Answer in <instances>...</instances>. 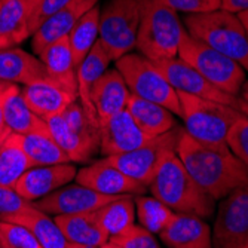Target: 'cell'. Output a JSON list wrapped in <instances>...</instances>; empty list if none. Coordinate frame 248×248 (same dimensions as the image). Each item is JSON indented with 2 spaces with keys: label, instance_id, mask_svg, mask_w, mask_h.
Listing matches in <instances>:
<instances>
[{
  "label": "cell",
  "instance_id": "c3c4849f",
  "mask_svg": "<svg viewBox=\"0 0 248 248\" xmlns=\"http://www.w3.org/2000/svg\"><path fill=\"white\" fill-rule=\"evenodd\" d=\"M9 85H12V83H8V82H2V80H0V94H2Z\"/></svg>",
  "mask_w": 248,
  "mask_h": 248
},
{
  "label": "cell",
  "instance_id": "ffe728a7",
  "mask_svg": "<svg viewBox=\"0 0 248 248\" xmlns=\"http://www.w3.org/2000/svg\"><path fill=\"white\" fill-rule=\"evenodd\" d=\"M131 93L116 69H108L94 85L91 101L95 108L98 121H106L126 108Z\"/></svg>",
  "mask_w": 248,
  "mask_h": 248
},
{
  "label": "cell",
  "instance_id": "74e56055",
  "mask_svg": "<svg viewBox=\"0 0 248 248\" xmlns=\"http://www.w3.org/2000/svg\"><path fill=\"white\" fill-rule=\"evenodd\" d=\"M31 204L33 202L24 199L15 189L0 186V221H8Z\"/></svg>",
  "mask_w": 248,
  "mask_h": 248
},
{
  "label": "cell",
  "instance_id": "f35d334b",
  "mask_svg": "<svg viewBox=\"0 0 248 248\" xmlns=\"http://www.w3.org/2000/svg\"><path fill=\"white\" fill-rule=\"evenodd\" d=\"M177 12L192 14H207L220 9V0H161Z\"/></svg>",
  "mask_w": 248,
  "mask_h": 248
},
{
  "label": "cell",
  "instance_id": "e575fe53",
  "mask_svg": "<svg viewBox=\"0 0 248 248\" xmlns=\"http://www.w3.org/2000/svg\"><path fill=\"white\" fill-rule=\"evenodd\" d=\"M0 245L6 248H42L26 226L9 221H0Z\"/></svg>",
  "mask_w": 248,
  "mask_h": 248
},
{
  "label": "cell",
  "instance_id": "f907efd6",
  "mask_svg": "<svg viewBox=\"0 0 248 248\" xmlns=\"http://www.w3.org/2000/svg\"><path fill=\"white\" fill-rule=\"evenodd\" d=\"M0 248H6V247H3V245H0Z\"/></svg>",
  "mask_w": 248,
  "mask_h": 248
},
{
  "label": "cell",
  "instance_id": "cb8c5ba5",
  "mask_svg": "<svg viewBox=\"0 0 248 248\" xmlns=\"http://www.w3.org/2000/svg\"><path fill=\"white\" fill-rule=\"evenodd\" d=\"M126 110L131 113L134 121L139 124V126L150 137L167 134L177 126L175 115L171 113L167 107L135 97L132 94L128 98Z\"/></svg>",
  "mask_w": 248,
  "mask_h": 248
},
{
  "label": "cell",
  "instance_id": "e0dca14e",
  "mask_svg": "<svg viewBox=\"0 0 248 248\" xmlns=\"http://www.w3.org/2000/svg\"><path fill=\"white\" fill-rule=\"evenodd\" d=\"M159 238L168 248H213V232L208 223L192 214L175 213Z\"/></svg>",
  "mask_w": 248,
  "mask_h": 248
},
{
  "label": "cell",
  "instance_id": "484cf974",
  "mask_svg": "<svg viewBox=\"0 0 248 248\" xmlns=\"http://www.w3.org/2000/svg\"><path fill=\"white\" fill-rule=\"evenodd\" d=\"M8 221L26 226L36 236L42 248H69V241L65 239L57 221L49 214L37 210L33 204Z\"/></svg>",
  "mask_w": 248,
  "mask_h": 248
},
{
  "label": "cell",
  "instance_id": "83f0119b",
  "mask_svg": "<svg viewBox=\"0 0 248 248\" xmlns=\"http://www.w3.org/2000/svg\"><path fill=\"white\" fill-rule=\"evenodd\" d=\"M33 167L21 135L9 134L0 144V186L15 189L18 180Z\"/></svg>",
  "mask_w": 248,
  "mask_h": 248
},
{
  "label": "cell",
  "instance_id": "7dc6e473",
  "mask_svg": "<svg viewBox=\"0 0 248 248\" xmlns=\"http://www.w3.org/2000/svg\"><path fill=\"white\" fill-rule=\"evenodd\" d=\"M98 248H121L119 245H116V244H113V242H110V241H107L106 244H103L101 247H98Z\"/></svg>",
  "mask_w": 248,
  "mask_h": 248
},
{
  "label": "cell",
  "instance_id": "1f68e13d",
  "mask_svg": "<svg viewBox=\"0 0 248 248\" xmlns=\"http://www.w3.org/2000/svg\"><path fill=\"white\" fill-rule=\"evenodd\" d=\"M98 26H100V6L97 5L89 11L75 29L69 33V45L73 54L76 67L85 60L88 52L93 49L98 40Z\"/></svg>",
  "mask_w": 248,
  "mask_h": 248
},
{
  "label": "cell",
  "instance_id": "8d00e7d4",
  "mask_svg": "<svg viewBox=\"0 0 248 248\" xmlns=\"http://www.w3.org/2000/svg\"><path fill=\"white\" fill-rule=\"evenodd\" d=\"M108 241L119 245L121 248H161L155 239V235L141 228L140 224H134L125 232L111 236Z\"/></svg>",
  "mask_w": 248,
  "mask_h": 248
},
{
  "label": "cell",
  "instance_id": "30bf717a",
  "mask_svg": "<svg viewBox=\"0 0 248 248\" xmlns=\"http://www.w3.org/2000/svg\"><path fill=\"white\" fill-rule=\"evenodd\" d=\"M213 239L217 248H248V185L221 199Z\"/></svg>",
  "mask_w": 248,
  "mask_h": 248
},
{
  "label": "cell",
  "instance_id": "52a82bcc",
  "mask_svg": "<svg viewBox=\"0 0 248 248\" xmlns=\"http://www.w3.org/2000/svg\"><path fill=\"white\" fill-rule=\"evenodd\" d=\"M115 62L116 70L122 75L132 95L161 104L171 113L180 116L182 106L178 94L153 61L141 54L129 52Z\"/></svg>",
  "mask_w": 248,
  "mask_h": 248
},
{
  "label": "cell",
  "instance_id": "ee69618b",
  "mask_svg": "<svg viewBox=\"0 0 248 248\" xmlns=\"http://www.w3.org/2000/svg\"><path fill=\"white\" fill-rule=\"evenodd\" d=\"M238 18H239V21L242 22L244 30H245V33H247V36H248V9L244 11V12H241V14H238Z\"/></svg>",
  "mask_w": 248,
  "mask_h": 248
},
{
  "label": "cell",
  "instance_id": "4316f807",
  "mask_svg": "<svg viewBox=\"0 0 248 248\" xmlns=\"http://www.w3.org/2000/svg\"><path fill=\"white\" fill-rule=\"evenodd\" d=\"M45 124H46V128L55 143L69 156L70 162H88L93 159L97 152H100V146L97 143L80 137L78 132H75L67 125L61 115L46 119Z\"/></svg>",
  "mask_w": 248,
  "mask_h": 248
},
{
  "label": "cell",
  "instance_id": "5bb4252c",
  "mask_svg": "<svg viewBox=\"0 0 248 248\" xmlns=\"http://www.w3.org/2000/svg\"><path fill=\"white\" fill-rule=\"evenodd\" d=\"M75 180L78 185H82L88 189H93L101 195L108 196H139L144 195V192L147 190L146 186L134 182L132 178L125 175L116 167L108 164L106 157L88 167L80 168Z\"/></svg>",
  "mask_w": 248,
  "mask_h": 248
},
{
  "label": "cell",
  "instance_id": "ac0fdd59",
  "mask_svg": "<svg viewBox=\"0 0 248 248\" xmlns=\"http://www.w3.org/2000/svg\"><path fill=\"white\" fill-rule=\"evenodd\" d=\"M21 94L29 107L43 121L61 115L73 101L78 100V95L69 93L49 79L26 85L21 88Z\"/></svg>",
  "mask_w": 248,
  "mask_h": 248
},
{
  "label": "cell",
  "instance_id": "f546056e",
  "mask_svg": "<svg viewBox=\"0 0 248 248\" xmlns=\"http://www.w3.org/2000/svg\"><path fill=\"white\" fill-rule=\"evenodd\" d=\"M97 220L108 239L135 224V202L131 195L119 196L95 210Z\"/></svg>",
  "mask_w": 248,
  "mask_h": 248
},
{
  "label": "cell",
  "instance_id": "7a4b0ae2",
  "mask_svg": "<svg viewBox=\"0 0 248 248\" xmlns=\"http://www.w3.org/2000/svg\"><path fill=\"white\" fill-rule=\"evenodd\" d=\"M149 190L174 213L201 218H208L214 213L216 199L192 178L175 152L170 153L156 170Z\"/></svg>",
  "mask_w": 248,
  "mask_h": 248
},
{
  "label": "cell",
  "instance_id": "d590c367",
  "mask_svg": "<svg viewBox=\"0 0 248 248\" xmlns=\"http://www.w3.org/2000/svg\"><path fill=\"white\" fill-rule=\"evenodd\" d=\"M226 144L248 171V116L244 113H239L232 124L226 135Z\"/></svg>",
  "mask_w": 248,
  "mask_h": 248
},
{
  "label": "cell",
  "instance_id": "9c48e42d",
  "mask_svg": "<svg viewBox=\"0 0 248 248\" xmlns=\"http://www.w3.org/2000/svg\"><path fill=\"white\" fill-rule=\"evenodd\" d=\"M180 132H182V126H175L167 134L153 137L139 149L121 155L107 156L106 161L116 167L129 178H132L134 182L149 189L155 172L159 168L162 161L170 153H174L177 150Z\"/></svg>",
  "mask_w": 248,
  "mask_h": 248
},
{
  "label": "cell",
  "instance_id": "7bdbcfd3",
  "mask_svg": "<svg viewBox=\"0 0 248 248\" xmlns=\"http://www.w3.org/2000/svg\"><path fill=\"white\" fill-rule=\"evenodd\" d=\"M21 2H22V5L26 6V11L29 14V27H30L31 19L36 16V14L39 12V9H40V6H42V3L45 2V0H21Z\"/></svg>",
  "mask_w": 248,
  "mask_h": 248
},
{
  "label": "cell",
  "instance_id": "d4e9b609",
  "mask_svg": "<svg viewBox=\"0 0 248 248\" xmlns=\"http://www.w3.org/2000/svg\"><path fill=\"white\" fill-rule=\"evenodd\" d=\"M3 116L6 128L11 134L26 135L39 129L46 128V124L39 118L34 111L29 107L24 97L21 94V88L12 83L5 94L3 103Z\"/></svg>",
  "mask_w": 248,
  "mask_h": 248
},
{
  "label": "cell",
  "instance_id": "9a60e30c",
  "mask_svg": "<svg viewBox=\"0 0 248 248\" xmlns=\"http://www.w3.org/2000/svg\"><path fill=\"white\" fill-rule=\"evenodd\" d=\"M98 2L100 0H72L70 3L49 15L33 33L31 48L34 54L39 55L54 42L69 36L78 22L93 8H95Z\"/></svg>",
  "mask_w": 248,
  "mask_h": 248
},
{
  "label": "cell",
  "instance_id": "ba28073f",
  "mask_svg": "<svg viewBox=\"0 0 248 248\" xmlns=\"http://www.w3.org/2000/svg\"><path fill=\"white\" fill-rule=\"evenodd\" d=\"M143 0H107L100 8L98 42L118 61L135 48Z\"/></svg>",
  "mask_w": 248,
  "mask_h": 248
},
{
  "label": "cell",
  "instance_id": "681fc988",
  "mask_svg": "<svg viewBox=\"0 0 248 248\" xmlns=\"http://www.w3.org/2000/svg\"><path fill=\"white\" fill-rule=\"evenodd\" d=\"M69 248H95V247H86V245H73V244H69Z\"/></svg>",
  "mask_w": 248,
  "mask_h": 248
},
{
  "label": "cell",
  "instance_id": "f6af8a7d",
  "mask_svg": "<svg viewBox=\"0 0 248 248\" xmlns=\"http://www.w3.org/2000/svg\"><path fill=\"white\" fill-rule=\"evenodd\" d=\"M241 100L248 104V80H245V83L241 89Z\"/></svg>",
  "mask_w": 248,
  "mask_h": 248
},
{
  "label": "cell",
  "instance_id": "5b68a950",
  "mask_svg": "<svg viewBox=\"0 0 248 248\" xmlns=\"http://www.w3.org/2000/svg\"><path fill=\"white\" fill-rule=\"evenodd\" d=\"M177 57L193 67L220 91L233 97L241 94L247 80V72L235 60L214 51L205 43L192 37L187 31L183 34Z\"/></svg>",
  "mask_w": 248,
  "mask_h": 248
},
{
  "label": "cell",
  "instance_id": "bcb514c9",
  "mask_svg": "<svg viewBox=\"0 0 248 248\" xmlns=\"http://www.w3.org/2000/svg\"><path fill=\"white\" fill-rule=\"evenodd\" d=\"M238 110L241 111V113H244L245 116H248V104L244 103L241 98H239V106H238Z\"/></svg>",
  "mask_w": 248,
  "mask_h": 248
},
{
  "label": "cell",
  "instance_id": "3957f363",
  "mask_svg": "<svg viewBox=\"0 0 248 248\" xmlns=\"http://www.w3.org/2000/svg\"><path fill=\"white\" fill-rule=\"evenodd\" d=\"M186 29L178 12L161 0H143L135 49L153 62L178 55Z\"/></svg>",
  "mask_w": 248,
  "mask_h": 248
},
{
  "label": "cell",
  "instance_id": "8fae6325",
  "mask_svg": "<svg viewBox=\"0 0 248 248\" xmlns=\"http://www.w3.org/2000/svg\"><path fill=\"white\" fill-rule=\"evenodd\" d=\"M157 69L162 72V75L167 78L170 85L175 89L177 93L189 94L193 97L205 98L211 101H217L221 104H228L232 107L239 106V98L229 95L226 93L220 91L218 88L211 85L204 76L199 75L193 67H190L187 62L180 60L178 57L171 60H164L155 62Z\"/></svg>",
  "mask_w": 248,
  "mask_h": 248
},
{
  "label": "cell",
  "instance_id": "816d5d0a",
  "mask_svg": "<svg viewBox=\"0 0 248 248\" xmlns=\"http://www.w3.org/2000/svg\"><path fill=\"white\" fill-rule=\"evenodd\" d=\"M0 2H2V0H0Z\"/></svg>",
  "mask_w": 248,
  "mask_h": 248
},
{
  "label": "cell",
  "instance_id": "44dd1931",
  "mask_svg": "<svg viewBox=\"0 0 248 248\" xmlns=\"http://www.w3.org/2000/svg\"><path fill=\"white\" fill-rule=\"evenodd\" d=\"M111 58L108 52L103 48V45L97 40L93 49L88 52L85 60L76 67V79H78V100L83 106L85 111L93 118L98 121L95 113V108L91 101V91L95 82L108 70V65ZM100 122V121H98Z\"/></svg>",
  "mask_w": 248,
  "mask_h": 248
},
{
  "label": "cell",
  "instance_id": "d6a6232c",
  "mask_svg": "<svg viewBox=\"0 0 248 248\" xmlns=\"http://www.w3.org/2000/svg\"><path fill=\"white\" fill-rule=\"evenodd\" d=\"M135 202V218L139 224L150 233L159 235L174 217V211L168 208L162 201L155 196L139 195L134 198Z\"/></svg>",
  "mask_w": 248,
  "mask_h": 248
},
{
  "label": "cell",
  "instance_id": "277c9868",
  "mask_svg": "<svg viewBox=\"0 0 248 248\" xmlns=\"http://www.w3.org/2000/svg\"><path fill=\"white\" fill-rule=\"evenodd\" d=\"M183 26L192 37L235 60L248 73V36L238 15L223 9L192 14L185 16Z\"/></svg>",
  "mask_w": 248,
  "mask_h": 248
},
{
  "label": "cell",
  "instance_id": "603a6c76",
  "mask_svg": "<svg viewBox=\"0 0 248 248\" xmlns=\"http://www.w3.org/2000/svg\"><path fill=\"white\" fill-rule=\"evenodd\" d=\"M54 220L57 221L69 244L98 248L108 241L107 233L103 231L97 220L95 211L55 216Z\"/></svg>",
  "mask_w": 248,
  "mask_h": 248
},
{
  "label": "cell",
  "instance_id": "f1b7e54d",
  "mask_svg": "<svg viewBox=\"0 0 248 248\" xmlns=\"http://www.w3.org/2000/svg\"><path fill=\"white\" fill-rule=\"evenodd\" d=\"M30 33L29 14L21 0L0 2V49L14 48L22 43Z\"/></svg>",
  "mask_w": 248,
  "mask_h": 248
},
{
  "label": "cell",
  "instance_id": "4fadbf2b",
  "mask_svg": "<svg viewBox=\"0 0 248 248\" xmlns=\"http://www.w3.org/2000/svg\"><path fill=\"white\" fill-rule=\"evenodd\" d=\"M152 139L126 108L100 122V152L104 157L135 150Z\"/></svg>",
  "mask_w": 248,
  "mask_h": 248
},
{
  "label": "cell",
  "instance_id": "8992f818",
  "mask_svg": "<svg viewBox=\"0 0 248 248\" xmlns=\"http://www.w3.org/2000/svg\"><path fill=\"white\" fill-rule=\"evenodd\" d=\"M183 119V129L196 141L207 144L226 143V135L239 116L236 107L217 101L177 93Z\"/></svg>",
  "mask_w": 248,
  "mask_h": 248
},
{
  "label": "cell",
  "instance_id": "d6986e66",
  "mask_svg": "<svg viewBox=\"0 0 248 248\" xmlns=\"http://www.w3.org/2000/svg\"><path fill=\"white\" fill-rule=\"evenodd\" d=\"M48 79V72L39 57L16 46L0 49V80L2 82L26 86L33 82Z\"/></svg>",
  "mask_w": 248,
  "mask_h": 248
},
{
  "label": "cell",
  "instance_id": "b9f144b4",
  "mask_svg": "<svg viewBox=\"0 0 248 248\" xmlns=\"http://www.w3.org/2000/svg\"><path fill=\"white\" fill-rule=\"evenodd\" d=\"M11 86V85H9ZM8 86V88H9ZM6 88V89H8ZM6 89L0 94V144L5 141V139L11 134L9 129L6 128V124H5V116H3V103H5V94H6Z\"/></svg>",
  "mask_w": 248,
  "mask_h": 248
},
{
  "label": "cell",
  "instance_id": "2e32d148",
  "mask_svg": "<svg viewBox=\"0 0 248 248\" xmlns=\"http://www.w3.org/2000/svg\"><path fill=\"white\" fill-rule=\"evenodd\" d=\"M76 174L78 170L70 162L33 167L18 180L15 190L24 199L36 202L72 183L76 178Z\"/></svg>",
  "mask_w": 248,
  "mask_h": 248
},
{
  "label": "cell",
  "instance_id": "7c38bea8",
  "mask_svg": "<svg viewBox=\"0 0 248 248\" xmlns=\"http://www.w3.org/2000/svg\"><path fill=\"white\" fill-rule=\"evenodd\" d=\"M116 198L119 196L101 195L93 189H88L76 183V185H67L49 193L48 196L33 202V205L46 214L65 216V214H80V213L95 211Z\"/></svg>",
  "mask_w": 248,
  "mask_h": 248
},
{
  "label": "cell",
  "instance_id": "836d02e7",
  "mask_svg": "<svg viewBox=\"0 0 248 248\" xmlns=\"http://www.w3.org/2000/svg\"><path fill=\"white\" fill-rule=\"evenodd\" d=\"M61 116L64 118L67 125L75 132H78L80 137L93 143H97L100 146V122L89 118V115L85 111L79 100L73 101L62 111Z\"/></svg>",
  "mask_w": 248,
  "mask_h": 248
},
{
  "label": "cell",
  "instance_id": "6da1fadb",
  "mask_svg": "<svg viewBox=\"0 0 248 248\" xmlns=\"http://www.w3.org/2000/svg\"><path fill=\"white\" fill-rule=\"evenodd\" d=\"M175 153L192 178L216 201L248 185V171L226 143L196 141L182 126Z\"/></svg>",
  "mask_w": 248,
  "mask_h": 248
},
{
  "label": "cell",
  "instance_id": "60d3db41",
  "mask_svg": "<svg viewBox=\"0 0 248 248\" xmlns=\"http://www.w3.org/2000/svg\"><path fill=\"white\" fill-rule=\"evenodd\" d=\"M220 9L238 15L248 9V0H220Z\"/></svg>",
  "mask_w": 248,
  "mask_h": 248
},
{
  "label": "cell",
  "instance_id": "7402d4cb",
  "mask_svg": "<svg viewBox=\"0 0 248 248\" xmlns=\"http://www.w3.org/2000/svg\"><path fill=\"white\" fill-rule=\"evenodd\" d=\"M52 82L58 83L69 93L78 95L76 64L69 45V37H62L45 48L39 55Z\"/></svg>",
  "mask_w": 248,
  "mask_h": 248
},
{
  "label": "cell",
  "instance_id": "4dcf8cb0",
  "mask_svg": "<svg viewBox=\"0 0 248 248\" xmlns=\"http://www.w3.org/2000/svg\"><path fill=\"white\" fill-rule=\"evenodd\" d=\"M22 144L26 153L34 167L43 165H57V164H69L70 159L61 147L55 143L48 128H43L26 135H21Z\"/></svg>",
  "mask_w": 248,
  "mask_h": 248
},
{
  "label": "cell",
  "instance_id": "ab89813d",
  "mask_svg": "<svg viewBox=\"0 0 248 248\" xmlns=\"http://www.w3.org/2000/svg\"><path fill=\"white\" fill-rule=\"evenodd\" d=\"M70 2H72V0H45V2L42 3V6H40V9H39V12L36 14V16L30 22V33H31V36L37 30V27L49 15H52L54 12H57L58 9H61L62 6H65L67 3H70Z\"/></svg>",
  "mask_w": 248,
  "mask_h": 248
}]
</instances>
